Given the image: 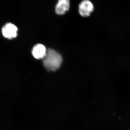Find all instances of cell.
I'll return each instance as SVG.
<instances>
[{"instance_id": "obj_1", "label": "cell", "mask_w": 130, "mask_h": 130, "mask_svg": "<svg viewBox=\"0 0 130 130\" xmlns=\"http://www.w3.org/2000/svg\"><path fill=\"white\" fill-rule=\"evenodd\" d=\"M43 59L44 67L50 71L58 70L62 62V58L60 54L52 49L47 50L46 56Z\"/></svg>"}, {"instance_id": "obj_2", "label": "cell", "mask_w": 130, "mask_h": 130, "mask_svg": "<svg viewBox=\"0 0 130 130\" xmlns=\"http://www.w3.org/2000/svg\"><path fill=\"white\" fill-rule=\"evenodd\" d=\"M18 28L16 26L11 23H8L2 28V33L4 37L12 39L17 36Z\"/></svg>"}, {"instance_id": "obj_3", "label": "cell", "mask_w": 130, "mask_h": 130, "mask_svg": "<svg viewBox=\"0 0 130 130\" xmlns=\"http://www.w3.org/2000/svg\"><path fill=\"white\" fill-rule=\"evenodd\" d=\"M94 9L93 4L90 1L86 0L82 1L79 5V14L84 17H88L90 15Z\"/></svg>"}, {"instance_id": "obj_4", "label": "cell", "mask_w": 130, "mask_h": 130, "mask_svg": "<svg viewBox=\"0 0 130 130\" xmlns=\"http://www.w3.org/2000/svg\"><path fill=\"white\" fill-rule=\"evenodd\" d=\"M47 50L44 45L41 44H36L32 50V55L37 59H43L46 54Z\"/></svg>"}, {"instance_id": "obj_5", "label": "cell", "mask_w": 130, "mask_h": 130, "mask_svg": "<svg viewBox=\"0 0 130 130\" xmlns=\"http://www.w3.org/2000/svg\"><path fill=\"white\" fill-rule=\"evenodd\" d=\"M70 6V1L68 0H60L55 8L56 13L59 15L64 14L69 10Z\"/></svg>"}]
</instances>
